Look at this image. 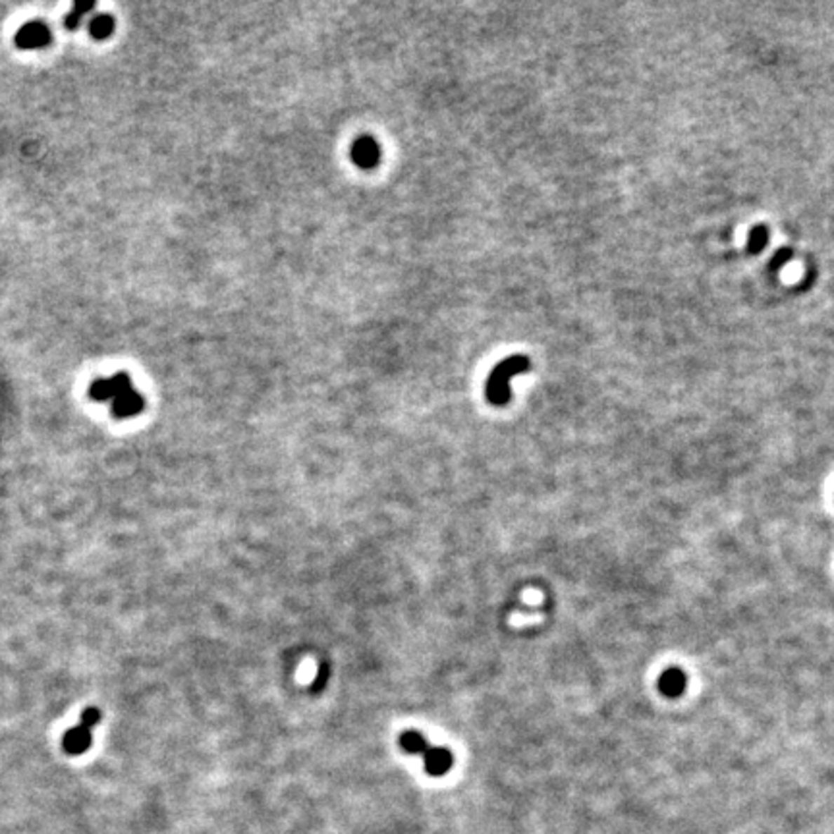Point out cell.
I'll list each match as a JSON object with an SVG mask.
<instances>
[{"label": "cell", "mask_w": 834, "mask_h": 834, "mask_svg": "<svg viewBox=\"0 0 834 834\" xmlns=\"http://www.w3.org/2000/svg\"><path fill=\"white\" fill-rule=\"evenodd\" d=\"M350 155L354 164H358L359 168L371 170L381 161V147L371 135H361L354 141Z\"/></svg>", "instance_id": "5"}, {"label": "cell", "mask_w": 834, "mask_h": 834, "mask_svg": "<svg viewBox=\"0 0 834 834\" xmlns=\"http://www.w3.org/2000/svg\"><path fill=\"white\" fill-rule=\"evenodd\" d=\"M792 257H794V250H792V248H788V246H784V248H780V250L774 251V253H772V257H771V265H769L771 273L772 274L779 273L780 269L786 265L788 261H792Z\"/></svg>", "instance_id": "11"}, {"label": "cell", "mask_w": 834, "mask_h": 834, "mask_svg": "<svg viewBox=\"0 0 834 834\" xmlns=\"http://www.w3.org/2000/svg\"><path fill=\"white\" fill-rule=\"evenodd\" d=\"M114 25H116V22H114V18L110 16V14H97V16L89 22V35L97 41L109 39L110 35H112V32H114Z\"/></svg>", "instance_id": "8"}, {"label": "cell", "mask_w": 834, "mask_h": 834, "mask_svg": "<svg viewBox=\"0 0 834 834\" xmlns=\"http://www.w3.org/2000/svg\"><path fill=\"white\" fill-rule=\"evenodd\" d=\"M101 720V711L97 707H87L81 713V720L78 726L70 728L68 732L64 734L62 738V748L66 753L70 755H81L86 753L87 749L91 748L93 744V728L99 725Z\"/></svg>", "instance_id": "3"}, {"label": "cell", "mask_w": 834, "mask_h": 834, "mask_svg": "<svg viewBox=\"0 0 834 834\" xmlns=\"http://www.w3.org/2000/svg\"><path fill=\"white\" fill-rule=\"evenodd\" d=\"M686 684V674H684V671H680V668H668V671H664L663 674H661V678H659V690H661L666 697H678V695L684 694Z\"/></svg>", "instance_id": "7"}, {"label": "cell", "mask_w": 834, "mask_h": 834, "mask_svg": "<svg viewBox=\"0 0 834 834\" xmlns=\"http://www.w3.org/2000/svg\"><path fill=\"white\" fill-rule=\"evenodd\" d=\"M93 8H95L93 2H78V4H74V8H72L70 14L64 18V27H66V29H70V32L78 29L79 25L83 24V18H86Z\"/></svg>", "instance_id": "10"}, {"label": "cell", "mask_w": 834, "mask_h": 834, "mask_svg": "<svg viewBox=\"0 0 834 834\" xmlns=\"http://www.w3.org/2000/svg\"><path fill=\"white\" fill-rule=\"evenodd\" d=\"M530 367V358L523 356V354H516V356L502 359L499 365L492 369L489 379H487V389H485L487 400L492 405H506L510 402V398H512L510 382L518 375L527 373Z\"/></svg>", "instance_id": "2"}, {"label": "cell", "mask_w": 834, "mask_h": 834, "mask_svg": "<svg viewBox=\"0 0 834 834\" xmlns=\"http://www.w3.org/2000/svg\"><path fill=\"white\" fill-rule=\"evenodd\" d=\"M423 761H425V771L431 776H443L452 769L454 755L450 749L429 746L423 751Z\"/></svg>", "instance_id": "6"}, {"label": "cell", "mask_w": 834, "mask_h": 834, "mask_svg": "<svg viewBox=\"0 0 834 834\" xmlns=\"http://www.w3.org/2000/svg\"><path fill=\"white\" fill-rule=\"evenodd\" d=\"M14 43L22 51H41L53 43V33H51V27L43 22H27L20 27V32L14 37Z\"/></svg>", "instance_id": "4"}, {"label": "cell", "mask_w": 834, "mask_h": 834, "mask_svg": "<svg viewBox=\"0 0 834 834\" xmlns=\"http://www.w3.org/2000/svg\"><path fill=\"white\" fill-rule=\"evenodd\" d=\"M767 242H769V228L765 227V224H755V227L749 230L748 253L759 255V253L763 251L765 246H767Z\"/></svg>", "instance_id": "9"}, {"label": "cell", "mask_w": 834, "mask_h": 834, "mask_svg": "<svg viewBox=\"0 0 834 834\" xmlns=\"http://www.w3.org/2000/svg\"><path fill=\"white\" fill-rule=\"evenodd\" d=\"M89 398L95 402H110L116 419H130L145 410V398L133 389L128 373H116L109 379H97L89 384Z\"/></svg>", "instance_id": "1"}]
</instances>
